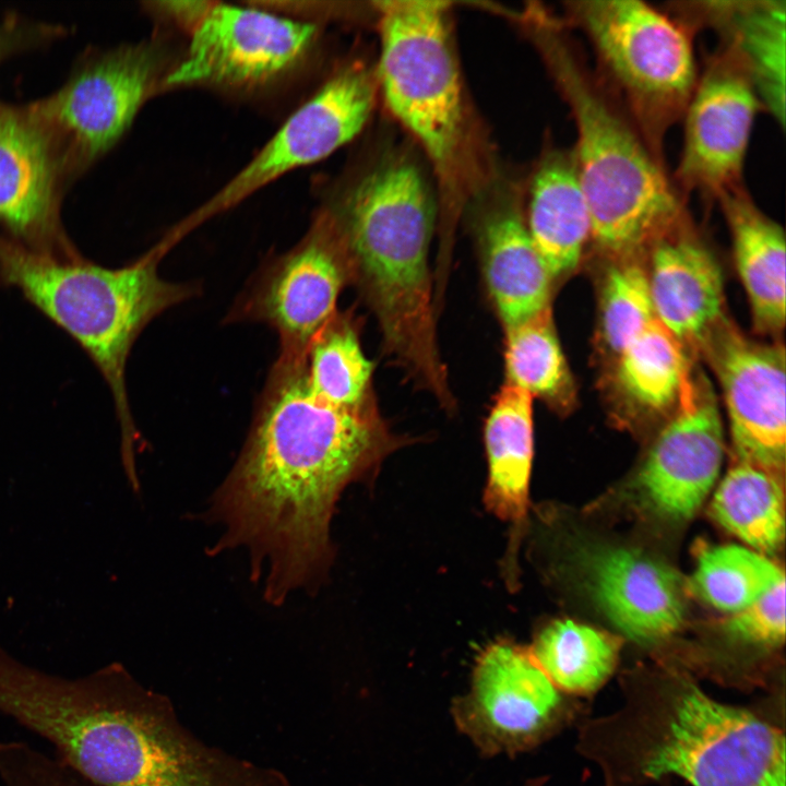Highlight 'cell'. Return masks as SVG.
<instances>
[{"label": "cell", "instance_id": "2e32d148", "mask_svg": "<svg viewBox=\"0 0 786 786\" xmlns=\"http://www.w3.org/2000/svg\"><path fill=\"white\" fill-rule=\"evenodd\" d=\"M723 437L713 389L704 376L690 368L677 409L656 437L636 478L646 504L670 520L690 519L719 473Z\"/></svg>", "mask_w": 786, "mask_h": 786}, {"label": "cell", "instance_id": "f546056e", "mask_svg": "<svg viewBox=\"0 0 786 786\" xmlns=\"http://www.w3.org/2000/svg\"><path fill=\"white\" fill-rule=\"evenodd\" d=\"M617 355L616 379L630 401L654 412L677 402L690 365L682 343L657 319Z\"/></svg>", "mask_w": 786, "mask_h": 786}, {"label": "cell", "instance_id": "e0dca14e", "mask_svg": "<svg viewBox=\"0 0 786 786\" xmlns=\"http://www.w3.org/2000/svg\"><path fill=\"white\" fill-rule=\"evenodd\" d=\"M66 183L53 147L27 106L0 104V225L7 237L40 253L80 255L61 224Z\"/></svg>", "mask_w": 786, "mask_h": 786}, {"label": "cell", "instance_id": "7a4b0ae2", "mask_svg": "<svg viewBox=\"0 0 786 786\" xmlns=\"http://www.w3.org/2000/svg\"><path fill=\"white\" fill-rule=\"evenodd\" d=\"M611 714L584 720L576 749L604 786H645L675 775L692 786H785V737L743 707L711 698L689 676H627Z\"/></svg>", "mask_w": 786, "mask_h": 786}, {"label": "cell", "instance_id": "d6a6232c", "mask_svg": "<svg viewBox=\"0 0 786 786\" xmlns=\"http://www.w3.org/2000/svg\"><path fill=\"white\" fill-rule=\"evenodd\" d=\"M2 786H96L36 747L16 748L0 769Z\"/></svg>", "mask_w": 786, "mask_h": 786}, {"label": "cell", "instance_id": "ba28073f", "mask_svg": "<svg viewBox=\"0 0 786 786\" xmlns=\"http://www.w3.org/2000/svg\"><path fill=\"white\" fill-rule=\"evenodd\" d=\"M376 7L382 97L436 167L446 171L458 151L464 126L448 3L393 0L377 2Z\"/></svg>", "mask_w": 786, "mask_h": 786}, {"label": "cell", "instance_id": "4fadbf2b", "mask_svg": "<svg viewBox=\"0 0 786 786\" xmlns=\"http://www.w3.org/2000/svg\"><path fill=\"white\" fill-rule=\"evenodd\" d=\"M374 87L371 75L360 66L338 70L290 114L250 162L181 219L182 226L192 231L285 174L317 163L349 143L371 115Z\"/></svg>", "mask_w": 786, "mask_h": 786}, {"label": "cell", "instance_id": "83f0119b", "mask_svg": "<svg viewBox=\"0 0 786 786\" xmlns=\"http://www.w3.org/2000/svg\"><path fill=\"white\" fill-rule=\"evenodd\" d=\"M504 331L505 384L565 410L572 403L574 385L550 306Z\"/></svg>", "mask_w": 786, "mask_h": 786}, {"label": "cell", "instance_id": "5bb4252c", "mask_svg": "<svg viewBox=\"0 0 786 786\" xmlns=\"http://www.w3.org/2000/svg\"><path fill=\"white\" fill-rule=\"evenodd\" d=\"M762 107L747 71L720 48L698 78L682 115L677 178L686 190L718 198L741 186L754 119Z\"/></svg>", "mask_w": 786, "mask_h": 786}, {"label": "cell", "instance_id": "f1b7e54d", "mask_svg": "<svg viewBox=\"0 0 786 786\" xmlns=\"http://www.w3.org/2000/svg\"><path fill=\"white\" fill-rule=\"evenodd\" d=\"M782 582L784 570L761 552L739 545L700 544L687 587L704 603L730 615Z\"/></svg>", "mask_w": 786, "mask_h": 786}, {"label": "cell", "instance_id": "30bf717a", "mask_svg": "<svg viewBox=\"0 0 786 786\" xmlns=\"http://www.w3.org/2000/svg\"><path fill=\"white\" fill-rule=\"evenodd\" d=\"M186 53L167 71L163 90L254 91L300 69L319 38L318 25L265 8L214 2L189 36Z\"/></svg>", "mask_w": 786, "mask_h": 786}, {"label": "cell", "instance_id": "484cf974", "mask_svg": "<svg viewBox=\"0 0 786 786\" xmlns=\"http://www.w3.org/2000/svg\"><path fill=\"white\" fill-rule=\"evenodd\" d=\"M620 647L617 636L571 619H558L537 632L528 648L559 690L585 695L611 676Z\"/></svg>", "mask_w": 786, "mask_h": 786}, {"label": "cell", "instance_id": "1f68e13d", "mask_svg": "<svg viewBox=\"0 0 786 786\" xmlns=\"http://www.w3.org/2000/svg\"><path fill=\"white\" fill-rule=\"evenodd\" d=\"M720 627L727 638L743 646L779 647L785 639V582L748 607L730 614Z\"/></svg>", "mask_w": 786, "mask_h": 786}, {"label": "cell", "instance_id": "4dcf8cb0", "mask_svg": "<svg viewBox=\"0 0 786 786\" xmlns=\"http://www.w3.org/2000/svg\"><path fill=\"white\" fill-rule=\"evenodd\" d=\"M628 259L608 270L603 286L602 331L616 354L656 319L647 273Z\"/></svg>", "mask_w": 786, "mask_h": 786}, {"label": "cell", "instance_id": "8992f818", "mask_svg": "<svg viewBox=\"0 0 786 786\" xmlns=\"http://www.w3.org/2000/svg\"><path fill=\"white\" fill-rule=\"evenodd\" d=\"M157 694L122 665L66 678L0 650V713L96 786H138Z\"/></svg>", "mask_w": 786, "mask_h": 786}, {"label": "cell", "instance_id": "836d02e7", "mask_svg": "<svg viewBox=\"0 0 786 786\" xmlns=\"http://www.w3.org/2000/svg\"><path fill=\"white\" fill-rule=\"evenodd\" d=\"M60 33L61 29L52 25L8 16L0 23V63L13 55L53 39Z\"/></svg>", "mask_w": 786, "mask_h": 786}, {"label": "cell", "instance_id": "4316f807", "mask_svg": "<svg viewBox=\"0 0 786 786\" xmlns=\"http://www.w3.org/2000/svg\"><path fill=\"white\" fill-rule=\"evenodd\" d=\"M308 385L321 398L347 409L372 403L373 365L365 356L350 312H336L317 333L303 357Z\"/></svg>", "mask_w": 786, "mask_h": 786}, {"label": "cell", "instance_id": "5b68a950", "mask_svg": "<svg viewBox=\"0 0 786 786\" xmlns=\"http://www.w3.org/2000/svg\"><path fill=\"white\" fill-rule=\"evenodd\" d=\"M545 35V52L576 127L572 156L591 215V238L605 253L627 259L680 218V199L660 157L572 48L558 33Z\"/></svg>", "mask_w": 786, "mask_h": 786}, {"label": "cell", "instance_id": "277c9868", "mask_svg": "<svg viewBox=\"0 0 786 786\" xmlns=\"http://www.w3.org/2000/svg\"><path fill=\"white\" fill-rule=\"evenodd\" d=\"M179 241L167 233L135 261L106 267L84 259L33 251L0 234V285L17 289L88 355L106 381L121 430L126 471L136 483L139 434L126 383L127 360L144 327L199 293L191 283L159 276L158 265Z\"/></svg>", "mask_w": 786, "mask_h": 786}, {"label": "cell", "instance_id": "7402d4cb", "mask_svg": "<svg viewBox=\"0 0 786 786\" xmlns=\"http://www.w3.org/2000/svg\"><path fill=\"white\" fill-rule=\"evenodd\" d=\"M477 236L485 283L504 329L550 306L552 278L516 207L502 205L487 213Z\"/></svg>", "mask_w": 786, "mask_h": 786}, {"label": "cell", "instance_id": "3957f363", "mask_svg": "<svg viewBox=\"0 0 786 786\" xmlns=\"http://www.w3.org/2000/svg\"><path fill=\"white\" fill-rule=\"evenodd\" d=\"M324 213L344 242L352 284L373 311L386 354L441 406L453 409L429 270L434 206L422 174L408 160L388 162Z\"/></svg>", "mask_w": 786, "mask_h": 786}, {"label": "cell", "instance_id": "6da1fadb", "mask_svg": "<svg viewBox=\"0 0 786 786\" xmlns=\"http://www.w3.org/2000/svg\"><path fill=\"white\" fill-rule=\"evenodd\" d=\"M403 444L374 403L335 406L308 385L303 358H277L242 451L206 512L222 528L212 551L245 548L272 605L315 590L334 557L330 527L341 495L371 480Z\"/></svg>", "mask_w": 786, "mask_h": 786}, {"label": "cell", "instance_id": "44dd1931", "mask_svg": "<svg viewBox=\"0 0 786 786\" xmlns=\"http://www.w3.org/2000/svg\"><path fill=\"white\" fill-rule=\"evenodd\" d=\"M682 9L693 24L717 31L722 49L751 78L761 104L785 122V1H704Z\"/></svg>", "mask_w": 786, "mask_h": 786}, {"label": "cell", "instance_id": "d4e9b609", "mask_svg": "<svg viewBox=\"0 0 786 786\" xmlns=\"http://www.w3.org/2000/svg\"><path fill=\"white\" fill-rule=\"evenodd\" d=\"M711 516L749 548L769 555L785 539L784 475L735 460L718 485Z\"/></svg>", "mask_w": 786, "mask_h": 786}, {"label": "cell", "instance_id": "ac0fdd59", "mask_svg": "<svg viewBox=\"0 0 786 786\" xmlns=\"http://www.w3.org/2000/svg\"><path fill=\"white\" fill-rule=\"evenodd\" d=\"M586 567L596 605L627 638L654 644L681 628L687 586L667 563L636 549L604 547Z\"/></svg>", "mask_w": 786, "mask_h": 786}, {"label": "cell", "instance_id": "d590c367", "mask_svg": "<svg viewBox=\"0 0 786 786\" xmlns=\"http://www.w3.org/2000/svg\"><path fill=\"white\" fill-rule=\"evenodd\" d=\"M545 781V777L531 778L526 781L522 786H543Z\"/></svg>", "mask_w": 786, "mask_h": 786}, {"label": "cell", "instance_id": "603a6c76", "mask_svg": "<svg viewBox=\"0 0 786 786\" xmlns=\"http://www.w3.org/2000/svg\"><path fill=\"white\" fill-rule=\"evenodd\" d=\"M720 203L730 229L736 266L748 295L754 326L777 333L785 324V237L742 186L722 193Z\"/></svg>", "mask_w": 786, "mask_h": 786}, {"label": "cell", "instance_id": "d6986e66", "mask_svg": "<svg viewBox=\"0 0 786 786\" xmlns=\"http://www.w3.org/2000/svg\"><path fill=\"white\" fill-rule=\"evenodd\" d=\"M676 223L652 242L650 294L660 324L682 344L700 346L725 318L724 278L711 250L675 230Z\"/></svg>", "mask_w": 786, "mask_h": 786}, {"label": "cell", "instance_id": "9a60e30c", "mask_svg": "<svg viewBox=\"0 0 786 786\" xmlns=\"http://www.w3.org/2000/svg\"><path fill=\"white\" fill-rule=\"evenodd\" d=\"M700 346L723 391L735 460L784 475V346L751 341L725 318Z\"/></svg>", "mask_w": 786, "mask_h": 786}, {"label": "cell", "instance_id": "52a82bcc", "mask_svg": "<svg viewBox=\"0 0 786 786\" xmlns=\"http://www.w3.org/2000/svg\"><path fill=\"white\" fill-rule=\"evenodd\" d=\"M567 10L659 156L664 134L683 115L698 80L686 26L639 0L574 1Z\"/></svg>", "mask_w": 786, "mask_h": 786}, {"label": "cell", "instance_id": "cb8c5ba5", "mask_svg": "<svg viewBox=\"0 0 786 786\" xmlns=\"http://www.w3.org/2000/svg\"><path fill=\"white\" fill-rule=\"evenodd\" d=\"M525 223L552 279L577 266L591 238V215L572 153L552 154L538 167Z\"/></svg>", "mask_w": 786, "mask_h": 786}, {"label": "cell", "instance_id": "ffe728a7", "mask_svg": "<svg viewBox=\"0 0 786 786\" xmlns=\"http://www.w3.org/2000/svg\"><path fill=\"white\" fill-rule=\"evenodd\" d=\"M484 442L488 464L484 503L509 524L503 570L508 585L515 587L534 456L533 397L527 392L504 383L486 419Z\"/></svg>", "mask_w": 786, "mask_h": 786}, {"label": "cell", "instance_id": "7c38bea8", "mask_svg": "<svg viewBox=\"0 0 786 786\" xmlns=\"http://www.w3.org/2000/svg\"><path fill=\"white\" fill-rule=\"evenodd\" d=\"M352 284L349 258L334 224L322 212L289 251L272 259L238 297L228 322H260L278 335L279 359L299 360L337 312Z\"/></svg>", "mask_w": 786, "mask_h": 786}, {"label": "cell", "instance_id": "8fae6325", "mask_svg": "<svg viewBox=\"0 0 786 786\" xmlns=\"http://www.w3.org/2000/svg\"><path fill=\"white\" fill-rule=\"evenodd\" d=\"M456 728L483 757H515L559 733L576 715L528 646L499 639L475 659L469 689L453 699Z\"/></svg>", "mask_w": 786, "mask_h": 786}, {"label": "cell", "instance_id": "9c48e42d", "mask_svg": "<svg viewBox=\"0 0 786 786\" xmlns=\"http://www.w3.org/2000/svg\"><path fill=\"white\" fill-rule=\"evenodd\" d=\"M169 68L156 41L95 51L58 91L26 105L49 139L67 182L120 140L145 102L163 91Z\"/></svg>", "mask_w": 786, "mask_h": 786}, {"label": "cell", "instance_id": "e575fe53", "mask_svg": "<svg viewBox=\"0 0 786 786\" xmlns=\"http://www.w3.org/2000/svg\"><path fill=\"white\" fill-rule=\"evenodd\" d=\"M215 1H154L146 2L147 12L159 22L190 36L203 21Z\"/></svg>", "mask_w": 786, "mask_h": 786}]
</instances>
